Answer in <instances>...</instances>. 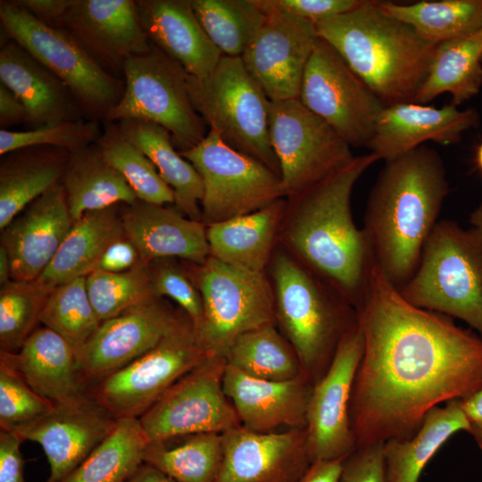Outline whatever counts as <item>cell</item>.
<instances>
[{"label":"cell","mask_w":482,"mask_h":482,"mask_svg":"<svg viewBox=\"0 0 482 482\" xmlns=\"http://www.w3.org/2000/svg\"><path fill=\"white\" fill-rule=\"evenodd\" d=\"M357 312L364 347L350 401L356 448L410 438L432 408L482 386V337L408 303L376 264Z\"/></svg>","instance_id":"obj_1"},{"label":"cell","mask_w":482,"mask_h":482,"mask_svg":"<svg viewBox=\"0 0 482 482\" xmlns=\"http://www.w3.org/2000/svg\"><path fill=\"white\" fill-rule=\"evenodd\" d=\"M379 158L354 157L344 168L289 198L278 244L340 293L356 310L375 264L364 230L354 224L351 196L364 171Z\"/></svg>","instance_id":"obj_2"},{"label":"cell","mask_w":482,"mask_h":482,"mask_svg":"<svg viewBox=\"0 0 482 482\" xmlns=\"http://www.w3.org/2000/svg\"><path fill=\"white\" fill-rule=\"evenodd\" d=\"M448 194L436 150L422 145L385 162L367 201L362 229L375 264L398 291L417 270Z\"/></svg>","instance_id":"obj_3"},{"label":"cell","mask_w":482,"mask_h":482,"mask_svg":"<svg viewBox=\"0 0 482 482\" xmlns=\"http://www.w3.org/2000/svg\"><path fill=\"white\" fill-rule=\"evenodd\" d=\"M314 26L385 105L413 102L437 44L384 13L378 1L362 0Z\"/></svg>","instance_id":"obj_4"},{"label":"cell","mask_w":482,"mask_h":482,"mask_svg":"<svg viewBox=\"0 0 482 482\" xmlns=\"http://www.w3.org/2000/svg\"><path fill=\"white\" fill-rule=\"evenodd\" d=\"M266 274L276 324L314 385L329 367L344 336L358 324L357 310L334 287L278 244Z\"/></svg>","instance_id":"obj_5"},{"label":"cell","mask_w":482,"mask_h":482,"mask_svg":"<svg viewBox=\"0 0 482 482\" xmlns=\"http://www.w3.org/2000/svg\"><path fill=\"white\" fill-rule=\"evenodd\" d=\"M399 292L411 304L458 318L482 337V230L439 220Z\"/></svg>","instance_id":"obj_6"},{"label":"cell","mask_w":482,"mask_h":482,"mask_svg":"<svg viewBox=\"0 0 482 482\" xmlns=\"http://www.w3.org/2000/svg\"><path fill=\"white\" fill-rule=\"evenodd\" d=\"M187 89L195 110L209 130L280 176L269 134L270 100L241 57L222 55L207 76L188 75Z\"/></svg>","instance_id":"obj_7"},{"label":"cell","mask_w":482,"mask_h":482,"mask_svg":"<svg viewBox=\"0 0 482 482\" xmlns=\"http://www.w3.org/2000/svg\"><path fill=\"white\" fill-rule=\"evenodd\" d=\"M0 21L9 39L67 86L84 117L106 120L123 95V79L106 71L69 32L43 23L18 0L0 2Z\"/></svg>","instance_id":"obj_8"},{"label":"cell","mask_w":482,"mask_h":482,"mask_svg":"<svg viewBox=\"0 0 482 482\" xmlns=\"http://www.w3.org/2000/svg\"><path fill=\"white\" fill-rule=\"evenodd\" d=\"M187 77L179 64L152 45L150 52L126 61L123 95L105 120L150 121L170 134L179 153L193 148L208 131L191 103Z\"/></svg>","instance_id":"obj_9"},{"label":"cell","mask_w":482,"mask_h":482,"mask_svg":"<svg viewBox=\"0 0 482 482\" xmlns=\"http://www.w3.org/2000/svg\"><path fill=\"white\" fill-rule=\"evenodd\" d=\"M187 263L204 303V320L196 334L210 355L225 357L238 336L276 323L266 273L231 266L212 256L202 264Z\"/></svg>","instance_id":"obj_10"},{"label":"cell","mask_w":482,"mask_h":482,"mask_svg":"<svg viewBox=\"0 0 482 482\" xmlns=\"http://www.w3.org/2000/svg\"><path fill=\"white\" fill-rule=\"evenodd\" d=\"M180 154L202 178L201 220L205 225L249 214L286 198L279 175L230 147L212 130Z\"/></svg>","instance_id":"obj_11"},{"label":"cell","mask_w":482,"mask_h":482,"mask_svg":"<svg viewBox=\"0 0 482 482\" xmlns=\"http://www.w3.org/2000/svg\"><path fill=\"white\" fill-rule=\"evenodd\" d=\"M209 355L186 315L154 347L90 386L88 395L115 419H139Z\"/></svg>","instance_id":"obj_12"},{"label":"cell","mask_w":482,"mask_h":482,"mask_svg":"<svg viewBox=\"0 0 482 482\" xmlns=\"http://www.w3.org/2000/svg\"><path fill=\"white\" fill-rule=\"evenodd\" d=\"M269 134L286 198L350 163V145L299 99L269 104Z\"/></svg>","instance_id":"obj_13"},{"label":"cell","mask_w":482,"mask_h":482,"mask_svg":"<svg viewBox=\"0 0 482 482\" xmlns=\"http://www.w3.org/2000/svg\"><path fill=\"white\" fill-rule=\"evenodd\" d=\"M299 100L350 146L366 148L386 106L335 49L320 37L304 71Z\"/></svg>","instance_id":"obj_14"},{"label":"cell","mask_w":482,"mask_h":482,"mask_svg":"<svg viewBox=\"0 0 482 482\" xmlns=\"http://www.w3.org/2000/svg\"><path fill=\"white\" fill-rule=\"evenodd\" d=\"M227 360L209 355L178 379L140 418L149 442L240 426L223 388Z\"/></svg>","instance_id":"obj_15"},{"label":"cell","mask_w":482,"mask_h":482,"mask_svg":"<svg viewBox=\"0 0 482 482\" xmlns=\"http://www.w3.org/2000/svg\"><path fill=\"white\" fill-rule=\"evenodd\" d=\"M364 340L359 323L339 343L324 376L312 386L306 411V446L312 461L346 458L356 449L350 421L354 378Z\"/></svg>","instance_id":"obj_16"},{"label":"cell","mask_w":482,"mask_h":482,"mask_svg":"<svg viewBox=\"0 0 482 482\" xmlns=\"http://www.w3.org/2000/svg\"><path fill=\"white\" fill-rule=\"evenodd\" d=\"M186 316L153 298L104 320L78 354L87 388L154 347Z\"/></svg>","instance_id":"obj_17"},{"label":"cell","mask_w":482,"mask_h":482,"mask_svg":"<svg viewBox=\"0 0 482 482\" xmlns=\"http://www.w3.org/2000/svg\"><path fill=\"white\" fill-rule=\"evenodd\" d=\"M266 14L242 61L270 101L299 99L304 71L319 37L315 26L278 12Z\"/></svg>","instance_id":"obj_18"},{"label":"cell","mask_w":482,"mask_h":482,"mask_svg":"<svg viewBox=\"0 0 482 482\" xmlns=\"http://www.w3.org/2000/svg\"><path fill=\"white\" fill-rule=\"evenodd\" d=\"M61 29L120 79L128 59L152 49L133 0H72Z\"/></svg>","instance_id":"obj_19"},{"label":"cell","mask_w":482,"mask_h":482,"mask_svg":"<svg viewBox=\"0 0 482 482\" xmlns=\"http://www.w3.org/2000/svg\"><path fill=\"white\" fill-rule=\"evenodd\" d=\"M215 482H298L312 464L305 427L259 433L237 426L224 433Z\"/></svg>","instance_id":"obj_20"},{"label":"cell","mask_w":482,"mask_h":482,"mask_svg":"<svg viewBox=\"0 0 482 482\" xmlns=\"http://www.w3.org/2000/svg\"><path fill=\"white\" fill-rule=\"evenodd\" d=\"M117 419L89 395L58 405L35 422L13 432L41 445L50 467L46 482L71 472L112 430Z\"/></svg>","instance_id":"obj_21"},{"label":"cell","mask_w":482,"mask_h":482,"mask_svg":"<svg viewBox=\"0 0 482 482\" xmlns=\"http://www.w3.org/2000/svg\"><path fill=\"white\" fill-rule=\"evenodd\" d=\"M74 221L64 188L57 184L31 203L2 230L12 279H37L49 265Z\"/></svg>","instance_id":"obj_22"},{"label":"cell","mask_w":482,"mask_h":482,"mask_svg":"<svg viewBox=\"0 0 482 482\" xmlns=\"http://www.w3.org/2000/svg\"><path fill=\"white\" fill-rule=\"evenodd\" d=\"M477 110L458 109L452 104L441 108L415 102L386 105L380 112L368 145L379 160H392L433 141L457 143L468 129L478 124Z\"/></svg>","instance_id":"obj_23"},{"label":"cell","mask_w":482,"mask_h":482,"mask_svg":"<svg viewBox=\"0 0 482 482\" xmlns=\"http://www.w3.org/2000/svg\"><path fill=\"white\" fill-rule=\"evenodd\" d=\"M313 384L304 374L286 381L250 377L228 364L223 388L241 426L259 433L280 427H305L306 411Z\"/></svg>","instance_id":"obj_24"},{"label":"cell","mask_w":482,"mask_h":482,"mask_svg":"<svg viewBox=\"0 0 482 482\" xmlns=\"http://www.w3.org/2000/svg\"><path fill=\"white\" fill-rule=\"evenodd\" d=\"M121 223L145 264L172 258L202 264L211 256L206 225L178 209L138 200L128 205Z\"/></svg>","instance_id":"obj_25"},{"label":"cell","mask_w":482,"mask_h":482,"mask_svg":"<svg viewBox=\"0 0 482 482\" xmlns=\"http://www.w3.org/2000/svg\"><path fill=\"white\" fill-rule=\"evenodd\" d=\"M141 26L152 45L190 76L211 73L222 54L198 21L191 0L136 1Z\"/></svg>","instance_id":"obj_26"},{"label":"cell","mask_w":482,"mask_h":482,"mask_svg":"<svg viewBox=\"0 0 482 482\" xmlns=\"http://www.w3.org/2000/svg\"><path fill=\"white\" fill-rule=\"evenodd\" d=\"M0 81L23 104L30 129L84 117L67 86L12 39L0 50Z\"/></svg>","instance_id":"obj_27"},{"label":"cell","mask_w":482,"mask_h":482,"mask_svg":"<svg viewBox=\"0 0 482 482\" xmlns=\"http://www.w3.org/2000/svg\"><path fill=\"white\" fill-rule=\"evenodd\" d=\"M28 385L54 406L88 395L79 370L73 347L54 330L43 326L16 353H4Z\"/></svg>","instance_id":"obj_28"},{"label":"cell","mask_w":482,"mask_h":482,"mask_svg":"<svg viewBox=\"0 0 482 482\" xmlns=\"http://www.w3.org/2000/svg\"><path fill=\"white\" fill-rule=\"evenodd\" d=\"M281 198L254 212L206 225L210 253L240 269L266 273L286 209Z\"/></svg>","instance_id":"obj_29"},{"label":"cell","mask_w":482,"mask_h":482,"mask_svg":"<svg viewBox=\"0 0 482 482\" xmlns=\"http://www.w3.org/2000/svg\"><path fill=\"white\" fill-rule=\"evenodd\" d=\"M7 154L0 168L1 230L31 203L59 184L71 152L53 146H32Z\"/></svg>","instance_id":"obj_30"},{"label":"cell","mask_w":482,"mask_h":482,"mask_svg":"<svg viewBox=\"0 0 482 482\" xmlns=\"http://www.w3.org/2000/svg\"><path fill=\"white\" fill-rule=\"evenodd\" d=\"M123 236L116 206L86 212L74 221L56 254L37 279L54 289L87 276L109 245Z\"/></svg>","instance_id":"obj_31"},{"label":"cell","mask_w":482,"mask_h":482,"mask_svg":"<svg viewBox=\"0 0 482 482\" xmlns=\"http://www.w3.org/2000/svg\"><path fill=\"white\" fill-rule=\"evenodd\" d=\"M115 123L122 135L151 160L172 189L177 209L187 218L201 220L202 178L176 149L170 134L162 126L142 120H123Z\"/></svg>","instance_id":"obj_32"},{"label":"cell","mask_w":482,"mask_h":482,"mask_svg":"<svg viewBox=\"0 0 482 482\" xmlns=\"http://www.w3.org/2000/svg\"><path fill=\"white\" fill-rule=\"evenodd\" d=\"M482 87V28L436 45L413 102L427 104L441 94L458 106Z\"/></svg>","instance_id":"obj_33"},{"label":"cell","mask_w":482,"mask_h":482,"mask_svg":"<svg viewBox=\"0 0 482 482\" xmlns=\"http://www.w3.org/2000/svg\"><path fill=\"white\" fill-rule=\"evenodd\" d=\"M461 399L436 406L428 411L420 428L407 439H393L383 444L386 482H418L429 460L456 432L470 431Z\"/></svg>","instance_id":"obj_34"},{"label":"cell","mask_w":482,"mask_h":482,"mask_svg":"<svg viewBox=\"0 0 482 482\" xmlns=\"http://www.w3.org/2000/svg\"><path fill=\"white\" fill-rule=\"evenodd\" d=\"M62 179L73 221L88 212L119 204L131 205L138 201L126 179L107 162L96 143L71 153Z\"/></svg>","instance_id":"obj_35"},{"label":"cell","mask_w":482,"mask_h":482,"mask_svg":"<svg viewBox=\"0 0 482 482\" xmlns=\"http://www.w3.org/2000/svg\"><path fill=\"white\" fill-rule=\"evenodd\" d=\"M148 443L139 419H117L110 434L58 482H127L144 462Z\"/></svg>","instance_id":"obj_36"},{"label":"cell","mask_w":482,"mask_h":482,"mask_svg":"<svg viewBox=\"0 0 482 482\" xmlns=\"http://www.w3.org/2000/svg\"><path fill=\"white\" fill-rule=\"evenodd\" d=\"M225 358L228 364L260 379L286 381L303 375L299 357L276 323L238 336Z\"/></svg>","instance_id":"obj_37"},{"label":"cell","mask_w":482,"mask_h":482,"mask_svg":"<svg viewBox=\"0 0 482 482\" xmlns=\"http://www.w3.org/2000/svg\"><path fill=\"white\" fill-rule=\"evenodd\" d=\"M386 15L404 22L422 38L439 44L482 28V0L378 1Z\"/></svg>","instance_id":"obj_38"},{"label":"cell","mask_w":482,"mask_h":482,"mask_svg":"<svg viewBox=\"0 0 482 482\" xmlns=\"http://www.w3.org/2000/svg\"><path fill=\"white\" fill-rule=\"evenodd\" d=\"M175 445L149 442L143 460L176 482H215L223 460V436L219 433L184 436Z\"/></svg>","instance_id":"obj_39"},{"label":"cell","mask_w":482,"mask_h":482,"mask_svg":"<svg viewBox=\"0 0 482 482\" xmlns=\"http://www.w3.org/2000/svg\"><path fill=\"white\" fill-rule=\"evenodd\" d=\"M202 28L222 55L241 57L267 14L254 0H191Z\"/></svg>","instance_id":"obj_40"},{"label":"cell","mask_w":482,"mask_h":482,"mask_svg":"<svg viewBox=\"0 0 482 482\" xmlns=\"http://www.w3.org/2000/svg\"><path fill=\"white\" fill-rule=\"evenodd\" d=\"M103 156L126 179L139 201L165 205L175 203L172 189L151 160L120 132L117 123L106 121L96 142Z\"/></svg>","instance_id":"obj_41"},{"label":"cell","mask_w":482,"mask_h":482,"mask_svg":"<svg viewBox=\"0 0 482 482\" xmlns=\"http://www.w3.org/2000/svg\"><path fill=\"white\" fill-rule=\"evenodd\" d=\"M86 277L56 287L49 295L40 317V323L63 337L73 347L77 357L102 322L89 300Z\"/></svg>","instance_id":"obj_42"},{"label":"cell","mask_w":482,"mask_h":482,"mask_svg":"<svg viewBox=\"0 0 482 482\" xmlns=\"http://www.w3.org/2000/svg\"><path fill=\"white\" fill-rule=\"evenodd\" d=\"M54 289L37 279L12 280L0 291V352L16 353L40 323L45 303Z\"/></svg>","instance_id":"obj_43"},{"label":"cell","mask_w":482,"mask_h":482,"mask_svg":"<svg viewBox=\"0 0 482 482\" xmlns=\"http://www.w3.org/2000/svg\"><path fill=\"white\" fill-rule=\"evenodd\" d=\"M86 286L101 321L156 298L152 293L149 265L141 262L125 272L93 270L86 277Z\"/></svg>","instance_id":"obj_44"},{"label":"cell","mask_w":482,"mask_h":482,"mask_svg":"<svg viewBox=\"0 0 482 482\" xmlns=\"http://www.w3.org/2000/svg\"><path fill=\"white\" fill-rule=\"evenodd\" d=\"M54 408L28 385L7 356L0 353V430L15 432Z\"/></svg>","instance_id":"obj_45"},{"label":"cell","mask_w":482,"mask_h":482,"mask_svg":"<svg viewBox=\"0 0 482 482\" xmlns=\"http://www.w3.org/2000/svg\"><path fill=\"white\" fill-rule=\"evenodd\" d=\"M102 132L96 120H70L25 131L0 129V154L32 146H53L71 153L94 145Z\"/></svg>","instance_id":"obj_46"},{"label":"cell","mask_w":482,"mask_h":482,"mask_svg":"<svg viewBox=\"0 0 482 482\" xmlns=\"http://www.w3.org/2000/svg\"><path fill=\"white\" fill-rule=\"evenodd\" d=\"M169 260H158L148 264L152 293L156 298L166 296L175 301L197 333L204 313L202 295L189 270Z\"/></svg>","instance_id":"obj_47"},{"label":"cell","mask_w":482,"mask_h":482,"mask_svg":"<svg viewBox=\"0 0 482 482\" xmlns=\"http://www.w3.org/2000/svg\"><path fill=\"white\" fill-rule=\"evenodd\" d=\"M254 1L264 13L278 12L312 24L347 12L362 3V0Z\"/></svg>","instance_id":"obj_48"},{"label":"cell","mask_w":482,"mask_h":482,"mask_svg":"<svg viewBox=\"0 0 482 482\" xmlns=\"http://www.w3.org/2000/svg\"><path fill=\"white\" fill-rule=\"evenodd\" d=\"M338 482H386L383 444L356 448L345 458Z\"/></svg>","instance_id":"obj_49"},{"label":"cell","mask_w":482,"mask_h":482,"mask_svg":"<svg viewBox=\"0 0 482 482\" xmlns=\"http://www.w3.org/2000/svg\"><path fill=\"white\" fill-rule=\"evenodd\" d=\"M22 442L15 433L0 430V482H26L20 449Z\"/></svg>","instance_id":"obj_50"},{"label":"cell","mask_w":482,"mask_h":482,"mask_svg":"<svg viewBox=\"0 0 482 482\" xmlns=\"http://www.w3.org/2000/svg\"><path fill=\"white\" fill-rule=\"evenodd\" d=\"M140 262L137 249L123 236L109 245L94 270L111 273L125 272L136 267Z\"/></svg>","instance_id":"obj_51"},{"label":"cell","mask_w":482,"mask_h":482,"mask_svg":"<svg viewBox=\"0 0 482 482\" xmlns=\"http://www.w3.org/2000/svg\"><path fill=\"white\" fill-rule=\"evenodd\" d=\"M34 17L43 23L61 28L72 0H18Z\"/></svg>","instance_id":"obj_52"},{"label":"cell","mask_w":482,"mask_h":482,"mask_svg":"<svg viewBox=\"0 0 482 482\" xmlns=\"http://www.w3.org/2000/svg\"><path fill=\"white\" fill-rule=\"evenodd\" d=\"M27 122V112L18 96L0 82V127L7 129L15 124Z\"/></svg>","instance_id":"obj_53"},{"label":"cell","mask_w":482,"mask_h":482,"mask_svg":"<svg viewBox=\"0 0 482 482\" xmlns=\"http://www.w3.org/2000/svg\"><path fill=\"white\" fill-rule=\"evenodd\" d=\"M345 460L315 461L298 482H338Z\"/></svg>","instance_id":"obj_54"},{"label":"cell","mask_w":482,"mask_h":482,"mask_svg":"<svg viewBox=\"0 0 482 482\" xmlns=\"http://www.w3.org/2000/svg\"><path fill=\"white\" fill-rule=\"evenodd\" d=\"M461 406L470 424L482 425V386L466 399H461Z\"/></svg>","instance_id":"obj_55"},{"label":"cell","mask_w":482,"mask_h":482,"mask_svg":"<svg viewBox=\"0 0 482 482\" xmlns=\"http://www.w3.org/2000/svg\"><path fill=\"white\" fill-rule=\"evenodd\" d=\"M127 482H176L156 467L143 462Z\"/></svg>","instance_id":"obj_56"},{"label":"cell","mask_w":482,"mask_h":482,"mask_svg":"<svg viewBox=\"0 0 482 482\" xmlns=\"http://www.w3.org/2000/svg\"><path fill=\"white\" fill-rule=\"evenodd\" d=\"M12 279V268L11 262L6 250L0 246V284L4 286L11 282Z\"/></svg>","instance_id":"obj_57"},{"label":"cell","mask_w":482,"mask_h":482,"mask_svg":"<svg viewBox=\"0 0 482 482\" xmlns=\"http://www.w3.org/2000/svg\"><path fill=\"white\" fill-rule=\"evenodd\" d=\"M470 221L473 227L482 230V204L470 213Z\"/></svg>","instance_id":"obj_58"},{"label":"cell","mask_w":482,"mask_h":482,"mask_svg":"<svg viewBox=\"0 0 482 482\" xmlns=\"http://www.w3.org/2000/svg\"><path fill=\"white\" fill-rule=\"evenodd\" d=\"M469 432L474 436L478 445L482 449V425L470 424V428Z\"/></svg>","instance_id":"obj_59"},{"label":"cell","mask_w":482,"mask_h":482,"mask_svg":"<svg viewBox=\"0 0 482 482\" xmlns=\"http://www.w3.org/2000/svg\"><path fill=\"white\" fill-rule=\"evenodd\" d=\"M474 163L478 170L482 174V142L476 148Z\"/></svg>","instance_id":"obj_60"}]
</instances>
